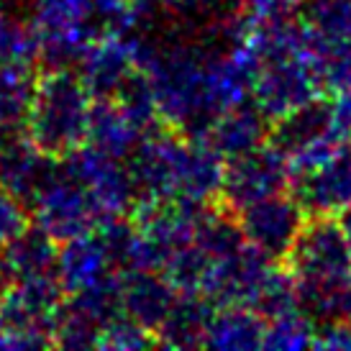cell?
<instances>
[{
  "instance_id": "cell-1",
  "label": "cell",
  "mask_w": 351,
  "mask_h": 351,
  "mask_svg": "<svg viewBox=\"0 0 351 351\" xmlns=\"http://www.w3.org/2000/svg\"><path fill=\"white\" fill-rule=\"evenodd\" d=\"M213 44H169L152 47L144 62L159 121L190 138H203L221 106L210 82V51Z\"/></svg>"
},
{
  "instance_id": "cell-2",
  "label": "cell",
  "mask_w": 351,
  "mask_h": 351,
  "mask_svg": "<svg viewBox=\"0 0 351 351\" xmlns=\"http://www.w3.org/2000/svg\"><path fill=\"white\" fill-rule=\"evenodd\" d=\"M93 95L75 69H44L36 80L26 136L44 154L62 159L88 141Z\"/></svg>"
},
{
  "instance_id": "cell-3",
  "label": "cell",
  "mask_w": 351,
  "mask_h": 351,
  "mask_svg": "<svg viewBox=\"0 0 351 351\" xmlns=\"http://www.w3.org/2000/svg\"><path fill=\"white\" fill-rule=\"evenodd\" d=\"M64 298L57 274L10 280L0 295V349L51 346V326Z\"/></svg>"
},
{
  "instance_id": "cell-4",
  "label": "cell",
  "mask_w": 351,
  "mask_h": 351,
  "mask_svg": "<svg viewBox=\"0 0 351 351\" xmlns=\"http://www.w3.org/2000/svg\"><path fill=\"white\" fill-rule=\"evenodd\" d=\"M269 141L287 156L295 177L323 162L333 149L349 141V136L336 123L331 100H321L318 95L311 103L290 110L287 116L272 121Z\"/></svg>"
},
{
  "instance_id": "cell-5",
  "label": "cell",
  "mask_w": 351,
  "mask_h": 351,
  "mask_svg": "<svg viewBox=\"0 0 351 351\" xmlns=\"http://www.w3.org/2000/svg\"><path fill=\"white\" fill-rule=\"evenodd\" d=\"M290 185H293V172L287 156L272 141H267L246 154L226 159L215 205L226 208L228 213H239L241 208L259 203L264 197L287 193Z\"/></svg>"
},
{
  "instance_id": "cell-6",
  "label": "cell",
  "mask_w": 351,
  "mask_h": 351,
  "mask_svg": "<svg viewBox=\"0 0 351 351\" xmlns=\"http://www.w3.org/2000/svg\"><path fill=\"white\" fill-rule=\"evenodd\" d=\"M321 80L313 67L308 47L300 51L274 54L259 59V69L252 85L254 106L269 121L287 116L295 108L321 95Z\"/></svg>"
},
{
  "instance_id": "cell-7",
  "label": "cell",
  "mask_w": 351,
  "mask_h": 351,
  "mask_svg": "<svg viewBox=\"0 0 351 351\" xmlns=\"http://www.w3.org/2000/svg\"><path fill=\"white\" fill-rule=\"evenodd\" d=\"M282 264L298 285H331L351 277V252L333 215L305 218Z\"/></svg>"
},
{
  "instance_id": "cell-8",
  "label": "cell",
  "mask_w": 351,
  "mask_h": 351,
  "mask_svg": "<svg viewBox=\"0 0 351 351\" xmlns=\"http://www.w3.org/2000/svg\"><path fill=\"white\" fill-rule=\"evenodd\" d=\"M31 223L51 236L57 244L88 234L100 223V213L85 185L69 175L57 159L49 180L31 200Z\"/></svg>"
},
{
  "instance_id": "cell-9",
  "label": "cell",
  "mask_w": 351,
  "mask_h": 351,
  "mask_svg": "<svg viewBox=\"0 0 351 351\" xmlns=\"http://www.w3.org/2000/svg\"><path fill=\"white\" fill-rule=\"evenodd\" d=\"M59 162L69 175L85 185L98 208L100 223L110 218H126L128 210L134 208L138 190L123 159H113L90 144H82Z\"/></svg>"
},
{
  "instance_id": "cell-10",
  "label": "cell",
  "mask_w": 351,
  "mask_h": 351,
  "mask_svg": "<svg viewBox=\"0 0 351 351\" xmlns=\"http://www.w3.org/2000/svg\"><path fill=\"white\" fill-rule=\"evenodd\" d=\"M236 215L244 241L272 262H282L308 215L293 195H272L241 208Z\"/></svg>"
},
{
  "instance_id": "cell-11",
  "label": "cell",
  "mask_w": 351,
  "mask_h": 351,
  "mask_svg": "<svg viewBox=\"0 0 351 351\" xmlns=\"http://www.w3.org/2000/svg\"><path fill=\"white\" fill-rule=\"evenodd\" d=\"M293 197L302 213L339 215L351 205V141L336 147L323 162L293 177Z\"/></svg>"
},
{
  "instance_id": "cell-12",
  "label": "cell",
  "mask_w": 351,
  "mask_h": 351,
  "mask_svg": "<svg viewBox=\"0 0 351 351\" xmlns=\"http://www.w3.org/2000/svg\"><path fill=\"white\" fill-rule=\"evenodd\" d=\"M134 69H138L136 31L95 36L80 57L75 72L93 98H113Z\"/></svg>"
},
{
  "instance_id": "cell-13",
  "label": "cell",
  "mask_w": 351,
  "mask_h": 351,
  "mask_svg": "<svg viewBox=\"0 0 351 351\" xmlns=\"http://www.w3.org/2000/svg\"><path fill=\"white\" fill-rule=\"evenodd\" d=\"M110 272H118V269L98 228L59 244L54 274H57L64 295L80 293L90 285L100 282Z\"/></svg>"
},
{
  "instance_id": "cell-14",
  "label": "cell",
  "mask_w": 351,
  "mask_h": 351,
  "mask_svg": "<svg viewBox=\"0 0 351 351\" xmlns=\"http://www.w3.org/2000/svg\"><path fill=\"white\" fill-rule=\"evenodd\" d=\"M57 159L44 154L26 134L0 144V190L29 208L41 185L49 180Z\"/></svg>"
},
{
  "instance_id": "cell-15",
  "label": "cell",
  "mask_w": 351,
  "mask_h": 351,
  "mask_svg": "<svg viewBox=\"0 0 351 351\" xmlns=\"http://www.w3.org/2000/svg\"><path fill=\"white\" fill-rule=\"evenodd\" d=\"M177 290L159 269H131L121 272V302L123 315L154 333L165 321Z\"/></svg>"
},
{
  "instance_id": "cell-16",
  "label": "cell",
  "mask_w": 351,
  "mask_h": 351,
  "mask_svg": "<svg viewBox=\"0 0 351 351\" xmlns=\"http://www.w3.org/2000/svg\"><path fill=\"white\" fill-rule=\"evenodd\" d=\"M269 128H272V121L264 116L254 103L244 100V103L226 108L223 113L210 123L203 138L223 159H231V156L246 154V152L267 144L269 141Z\"/></svg>"
},
{
  "instance_id": "cell-17",
  "label": "cell",
  "mask_w": 351,
  "mask_h": 351,
  "mask_svg": "<svg viewBox=\"0 0 351 351\" xmlns=\"http://www.w3.org/2000/svg\"><path fill=\"white\" fill-rule=\"evenodd\" d=\"M215 305L197 293H177L165 321L154 331L156 346L165 349H197L205 346V331Z\"/></svg>"
},
{
  "instance_id": "cell-18",
  "label": "cell",
  "mask_w": 351,
  "mask_h": 351,
  "mask_svg": "<svg viewBox=\"0 0 351 351\" xmlns=\"http://www.w3.org/2000/svg\"><path fill=\"white\" fill-rule=\"evenodd\" d=\"M144 131L121 110L113 98H93L88 121V141L93 149L113 159H128Z\"/></svg>"
},
{
  "instance_id": "cell-19",
  "label": "cell",
  "mask_w": 351,
  "mask_h": 351,
  "mask_svg": "<svg viewBox=\"0 0 351 351\" xmlns=\"http://www.w3.org/2000/svg\"><path fill=\"white\" fill-rule=\"evenodd\" d=\"M36 80L34 64H0V144L26 134Z\"/></svg>"
},
{
  "instance_id": "cell-20",
  "label": "cell",
  "mask_w": 351,
  "mask_h": 351,
  "mask_svg": "<svg viewBox=\"0 0 351 351\" xmlns=\"http://www.w3.org/2000/svg\"><path fill=\"white\" fill-rule=\"evenodd\" d=\"M264 323L267 321L249 305H218L205 331V346L226 351L262 349Z\"/></svg>"
},
{
  "instance_id": "cell-21",
  "label": "cell",
  "mask_w": 351,
  "mask_h": 351,
  "mask_svg": "<svg viewBox=\"0 0 351 351\" xmlns=\"http://www.w3.org/2000/svg\"><path fill=\"white\" fill-rule=\"evenodd\" d=\"M59 244L47 236L41 228L31 223L23 234L10 239L5 246H0V256L8 269L10 280H26V277H41L54 274L57 267Z\"/></svg>"
},
{
  "instance_id": "cell-22",
  "label": "cell",
  "mask_w": 351,
  "mask_h": 351,
  "mask_svg": "<svg viewBox=\"0 0 351 351\" xmlns=\"http://www.w3.org/2000/svg\"><path fill=\"white\" fill-rule=\"evenodd\" d=\"M300 23L315 41H351V0H305Z\"/></svg>"
},
{
  "instance_id": "cell-23",
  "label": "cell",
  "mask_w": 351,
  "mask_h": 351,
  "mask_svg": "<svg viewBox=\"0 0 351 351\" xmlns=\"http://www.w3.org/2000/svg\"><path fill=\"white\" fill-rule=\"evenodd\" d=\"M249 308H254L264 321L285 315L290 311H300L298 308V282L282 262L269 264V269L264 272Z\"/></svg>"
},
{
  "instance_id": "cell-24",
  "label": "cell",
  "mask_w": 351,
  "mask_h": 351,
  "mask_svg": "<svg viewBox=\"0 0 351 351\" xmlns=\"http://www.w3.org/2000/svg\"><path fill=\"white\" fill-rule=\"evenodd\" d=\"M308 34V31H305ZM313 67L318 72L321 88L328 93H351V41H315L308 36Z\"/></svg>"
},
{
  "instance_id": "cell-25",
  "label": "cell",
  "mask_w": 351,
  "mask_h": 351,
  "mask_svg": "<svg viewBox=\"0 0 351 351\" xmlns=\"http://www.w3.org/2000/svg\"><path fill=\"white\" fill-rule=\"evenodd\" d=\"M0 64H39V34L34 23L0 10Z\"/></svg>"
},
{
  "instance_id": "cell-26",
  "label": "cell",
  "mask_w": 351,
  "mask_h": 351,
  "mask_svg": "<svg viewBox=\"0 0 351 351\" xmlns=\"http://www.w3.org/2000/svg\"><path fill=\"white\" fill-rule=\"evenodd\" d=\"M318 326L302 311H290L285 315L269 318L264 323V341L262 349L272 351H300L311 349L315 343Z\"/></svg>"
},
{
  "instance_id": "cell-27",
  "label": "cell",
  "mask_w": 351,
  "mask_h": 351,
  "mask_svg": "<svg viewBox=\"0 0 351 351\" xmlns=\"http://www.w3.org/2000/svg\"><path fill=\"white\" fill-rule=\"evenodd\" d=\"M156 346V336L149 328L138 326L128 315H118L113 321H108L98 333L95 349L106 351H141Z\"/></svg>"
},
{
  "instance_id": "cell-28",
  "label": "cell",
  "mask_w": 351,
  "mask_h": 351,
  "mask_svg": "<svg viewBox=\"0 0 351 351\" xmlns=\"http://www.w3.org/2000/svg\"><path fill=\"white\" fill-rule=\"evenodd\" d=\"M31 226L29 208L8 195L5 190H0V246H5L10 239H16Z\"/></svg>"
},
{
  "instance_id": "cell-29",
  "label": "cell",
  "mask_w": 351,
  "mask_h": 351,
  "mask_svg": "<svg viewBox=\"0 0 351 351\" xmlns=\"http://www.w3.org/2000/svg\"><path fill=\"white\" fill-rule=\"evenodd\" d=\"M246 10V19L254 23H269V21L293 19L302 8L305 0H241Z\"/></svg>"
},
{
  "instance_id": "cell-30",
  "label": "cell",
  "mask_w": 351,
  "mask_h": 351,
  "mask_svg": "<svg viewBox=\"0 0 351 351\" xmlns=\"http://www.w3.org/2000/svg\"><path fill=\"white\" fill-rule=\"evenodd\" d=\"M313 346L328 351H351V321H336L318 326Z\"/></svg>"
},
{
  "instance_id": "cell-31",
  "label": "cell",
  "mask_w": 351,
  "mask_h": 351,
  "mask_svg": "<svg viewBox=\"0 0 351 351\" xmlns=\"http://www.w3.org/2000/svg\"><path fill=\"white\" fill-rule=\"evenodd\" d=\"M336 223H339V228H341L343 241H346V246H349V252H351V205L349 208H343L341 213H339Z\"/></svg>"
},
{
  "instance_id": "cell-32",
  "label": "cell",
  "mask_w": 351,
  "mask_h": 351,
  "mask_svg": "<svg viewBox=\"0 0 351 351\" xmlns=\"http://www.w3.org/2000/svg\"><path fill=\"white\" fill-rule=\"evenodd\" d=\"M8 282H10V274H8V269H5V264H3V256H0V295L5 293Z\"/></svg>"
},
{
  "instance_id": "cell-33",
  "label": "cell",
  "mask_w": 351,
  "mask_h": 351,
  "mask_svg": "<svg viewBox=\"0 0 351 351\" xmlns=\"http://www.w3.org/2000/svg\"><path fill=\"white\" fill-rule=\"evenodd\" d=\"M213 3H218L223 10H231V5H234V3H239V0H213Z\"/></svg>"
},
{
  "instance_id": "cell-34",
  "label": "cell",
  "mask_w": 351,
  "mask_h": 351,
  "mask_svg": "<svg viewBox=\"0 0 351 351\" xmlns=\"http://www.w3.org/2000/svg\"><path fill=\"white\" fill-rule=\"evenodd\" d=\"M0 10H3V0H0Z\"/></svg>"
}]
</instances>
